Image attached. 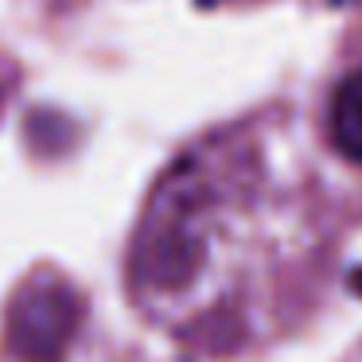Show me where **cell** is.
Segmentation results:
<instances>
[{
	"label": "cell",
	"mask_w": 362,
	"mask_h": 362,
	"mask_svg": "<svg viewBox=\"0 0 362 362\" xmlns=\"http://www.w3.org/2000/svg\"><path fill=\"white\" fill-rule=\"evenodd\" d=\"M74 315H78V304H74L71 288H63L55 281H40L16 300L12 346L32 362L59 358V351L66 346V339L74 331Z\"/></svg>",
	"instance_id": "cell-1"
},
{
	"label": "cell",
	"mask_w": 362,
	"mask_h": 362,
	"mask_svg": "<svg viewBox=\"0 0 362 362\" xmlns=\"http://www.w3.org/2000/svg\"><path fill=\"white\" fill-rule=\"evenodd\" d=\"M327 133H331V144L346 160L362 164V71L346 74L339 82V90L331 94Z\"/></svg>",
	"instance_id": "cell-2"
}]
</instances>
